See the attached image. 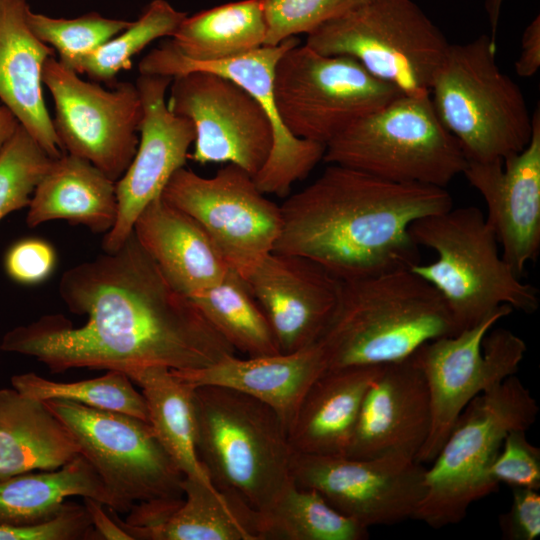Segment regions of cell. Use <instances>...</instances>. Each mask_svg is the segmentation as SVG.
I'll use <instances>...</instances> for the list:
<instances>
[{"label": "cell", "mask_w": 540, "mask_h": 540, "mask_svg": "<svg viewBox=\"0 0 540 540\" xmlns=\"http://www.w3.org/2000/svg\"><path fill=\"white\" fill-rule=\"evenodd\" d=\"M429 95L467 161L503 160L531 139L532 114L520 87L499 68L490 35L449 44Z\"/></svg>", "instance_id": "8992f818"}, {"label": "cell", "mask_w": 540, "mask_h": 540, "mask_svg": "<svg viewBox=\"0 0 540 540\" xmlns=\"http://www.w3.org/2000/svg\"><path fill=\"white\" fill-rule=\"evenodd\" d=\"M412 240L436 253L410 269L443 298L457 333L474 327L505 306L526 314L539 307L537 289L520 280L503 258L482 211L465 206L422 217L409 229Z\"/></svg>", "instance_id": "5b68a950"}, {"label": "cell", "mask_w": 540, "mask_h": 540, "mask_svg": "<svg viewBox=\"0 0 540 540\" xmlns=\"http://www.w3.org/2000/svg\"><path fill=\"white\" fill-rule=\"evenodd\" d=\"M193 403L196 451L214 488L230 503L265 508L291 480L293 450L277 413L214 385L194 387Z\"/></svg>", "instance_id": "277c9868"}, {"label": "cell", "mask_w": 540, "mask_h": 540, "mask_svg": "<svg viewBox=\"0 0 540 540\" xmlns=\"http://www.w3.org/2000/svg\"><path fill=\"white\" fill-rule=\"evenodd\" d=\"M311 49L348 56L406 95L429 94L449 47L413 0H369L307 35Z\"/></svg>", "instance_id": "9c48e42d"}, {"label": "cell", "mask_w": 540, "mask_h": 540, "mask_svg": "<svg viewBox=\"0 0 540 540\" xmlns=\"http://www.w3.org/2000/svg\"><path fill=\"white\" fill-rule=\"evenodd\" d=\"M452 208L444 187L399 183L328 164L281 206L273 251L302 256L341 281L420 262L411 224Z\"/></svg>", "instance_id": "7a4b0ae2"}, {"label": "cell", "mask_w": 540, "mask_h": 540, "mask_svg": "<svg viewBox=\"0 0 540 540\" xmlns=\"http://www.w3.org/2000/svg\"><path fill=\"white\" fill-rule=\"evenodd\" d=\"M84 506L89 514L96 539L101 540H133L118 524L112 513L104 510V505L92 498L84 497Z\"/></svg>", "instance_id": "ee69618b"}, {"label": "cell", "mask_w": 540, "mask_h": 540, "mask_svg": "<svg viewBox=\"0 0 540 540\" xmlns=\"http://www.w3.org/2000/svg\"><path fill=\"white\" fill-rule=\"evenodd\" d=\"M96 539L84 505L67 502L51 520L26 526L0 524V540H79Z\"/></svg>", "instance_id": "ab89813d"}, {"label": "cell", "mask_w": 540, "mask_h": 540, "mask_svg": "<svg viewBox=\"0 0 540 540\" xmlns=\"http://www.w3.org/2000/svg\"><path fill=\"white\" fill-rule=\"evenodd\" d=\"M273 93L288 132L325 146L358 119L403 94L355 59L321 54L306 44L280 57Z\"/></svg>", "instance_id": "30bf717a"}, {"label": "cell", "mask_w": 540, "mask_h": 540, "mask_svg": "<svg viewBox=\"0 0 540 540\" xmlns=\"http://www.w3.org/2000/svg\"><path fill=\"white\" fill-rule=\"evenodd\" d=\"M20 122L14 113L3 103H0V150L12 138Z\"/></svg>", "instance_id": "f6af8a7d"}, {"label": "cell", "mask_w": 540, "mask_h": 540, "mask_svg": "<svg viewBox=\"0 0 540 540\" xmlns=\"http://www.w3.org/2000/svg\"><path fill=\"white\" fill-rule=\"evenodd\" d=\"M161 196L201 225L228 268L243 279L273 251L281 231L280 206L231 163L212 177L182 167Z\"/></svg>", "instance_id": "4fadbf2b"}, {"label": "cell", "mask_w": 540, "mask_h": 540, "mask_svg": "<svg viewBox=\"0 0 540 540\" xmlns=\"http://www.w3.org/2000/svg\"><path fill=\"white\" fill-rule=\"evenodd\" d=\"M78 455L71 431L45 402L0 389V481L55 470Z\"/></svg>", "instance_id": "4316f807"}, {"label": "cell", "mask_w": 540, "mask_h": 540, "mask_svg": "<svg viewBox=\"0 0 540 540\" xmlns=\"http://www.w3.org/2000/svg\"><path fill=\"white\" fill-rule=\"evenodd\" d=\"M513 309L505 306L478 325L422 345L413 355L429 391L431 425L416 461L431 463L465 407L515 375L527 351L509 329H492Z\"/></svg>", "instance_id": "7c38bea8"}, {"label": "cell", "mask_w": 540, "mask_h": 540, "mask_svg": "<svg viewBox=\"0 0 540 540\" xmlns=\"http://www.w3.org/2000/svg\"><path fill=\"white\" fill-rule=\"evenodd\" d=\"M266 35L262 0H242L187 16L169 41L189 60L217 62L263 46Z\"/></svg>", "instance_id": "f546056e"}, {"label": "cell", "mask_w": 540, "mask_h": 540, "mask_svg": "<svg viewBox=\"0 0 540 540\" xmlns=\"http://www.w3.org/2000/svg\"><path fill=\"white\" fill-rule=\"evenodd\" d=\"M11 385L31 398L46 402L71 401L90 407L121 412L148 422L144 397L133 381L117 370L100 377L76 382H58L33 372L11 377Z\"/></svg>", "instance_id": "e575fe53"}, {"label": "cell", "mask_w": 540, "mask_h": 540, "mask_svg": "<svg viewBox=\"0 0 540 540\" xmlns=\"http://www.w3.org/2000/svg\"><path fill=\"white\" fill-rule=\"evenodd\" d=\"M281 353L316 344L338 303L341 280L302 256L272 251L245 279Z\"/></svg>", "instance_id": "ffe728a7"}, {"label": "cell", "mask_w": 540, "mask_h": 540, "mask_svg": "<svg viewBox=\"0 0 540 540\" xmlns=\"http://www.w3.org/2000/svg\"><path fill=\"white\" fill-rule=\"evenodd\" d=\"M133 234L168 281L188 297L224 278L229 268L201 225L165 201H151Z\"/></svg>", "instance_id": "cb8c5ba5"}, {"label": "cell", "mask_w": 540, "mask_h": 540, "mask_svg": "<svg viewBox=\"0 0 540 540\" xmlns=\"http://www.w3.org/2000/svg\"><path fill=\"white\" fill-rule=\"evenodd\" d=\"M57 265L53 245L38 237L13 243L6 251L3 266L10 279L22 285H37L47 280Z\"/></svg>", "instance_id": "60d3db41"}, {"label": "cell", "mask_w": 540, "mask_h": 540, "mask_svg": "<svg viewBox=\"0 0 540 540\" xmlns=\"http://www.w3.org/2000/svg\"><path fill=\"white\" fill-rule=\"evenodd\" d=\"M526 432L514 429L504 438L489 471L496 484L540 489V449L527 439Z\"/></svg>", "instance_id": "f35d334b"}, {"label": "cell", "mask_w": 540, "mask_h": 540, "mask_svg": "<svg viewBox=\"0 0 540 540\" xmlns=\"http://www.w3.org/2000/svg\"><path fill=\"white\" fill-rule=\"evenodd\" d=\"M168 108L190 120L199 164L231 163L254 177L273 146L274 121L265 106L236 82L209 71L174 76Z\"/></svg>", "instance_id": "9a60e30c"}, {"label": "cell", "mask_w": 540, "mask_h": 540, "mask_svg": "<svg viewBox=\"0 0 540 540\" xmlns=\"http://www.w3.org/2000/svg\"><path fill=\"white\" fill-rule=\"evenodd\" d=\"M172 78L140 74L136 81L142 105L136 153L116 181L117 218L104 234L102 249L113 252L133 232L136 218L162 192L172 177L184 167L195 140L190 120L174 114L167 106L166 92Z\"/></svg>", "instance_id": "ac0fdd59"}, {"label": "cell", "mask_w": 540, "mask_h": 540, "mask_svg": "<svg viewBox=\"0 0 540 540\" xmlns=\"http://www.w3.org/2000/svg\"><path fill=\"white\" fill-rule=\"evenodd\" d=\"M33 34L59 53V61L69 66L125 30L132 21L104 17L90 12L77 18H54L27 11Z\"/></svg>", "instance_id": "d590c367"}, {"label": "cell", "mask_w": 540, "mask_h": 540, "mask_svg": "<svg viewBox=\"0 0 540 540\" xmlns=\"http://www.w3.org/2000/svg\"><path fill=\"white\" fill-rule=\"evenodd\" d=\"M323 160L399 183L444 187L467 159L429 94H400L326 144Z\"/></svg>", "instance_id": "ba28073f"}, {"label": "cell", "mask_w": 540, "mask_h": 540, "mask_svg": "<svg viewBox=\"0 0 540 540\" xmlns=\"http://www.w3.org/2000/svg\"><path fill=\"white\" fill-rule=\"evenodd\" d=\"M256 540H364L368 529L333 508L314 489L292 478L272 502L250 511Z\"/></svg>", "instance_id": "1f68e13d"}, {"label": "cell", "mask_w": 540, "mask_h": 540, "mask_svg": "<svg viewBox=\"0 0 540 540\" xmlns=\"http://www.w3.org/2000/svg\"><path fill=\"white\" fill-rule=\"evenodd\" d=\"M457 334L438 291L410 268L341 282L335 311L317 342L327 369L381 365Z\"/></svg>", "instance_id": "3957f363"}, {"label": "cell", "mask_w": 540, "mask_h": 540, "mask_svg": "<svg viewBox=\"0 0 540 540\" xmlns=\"http://www.w3.org/2000/svg\"><path fill=\"white\" fill-rule=\"evenodd\" d=\"M71 496L95 499L120 513L117 501L80 454L58 469L27 472L0 481V524L26 526L51 520Z\"/></svg>", "instance_id": "83f0119b"}, {"label": "cell", "mask_w": 540, "mask_h": 540, "mask_svg": "<svg viewBox=\"0 0 540 540\" xmlns=\"http://www.w3.org/2000/svg\"><path fill=\"white\" fill-rule=\"evenodd\" d=\"M532 117V135L524 149L503 160L467 161L462 173L482 196L501 254L519 276L540 251L539 106Z\"/></svg>", "instance_id": "d6986e66"}, {"label": "cell", "mask_w": 540, "mask_h": 540, "mask_svg": "<svg viewBox=\"0 0 540 540\" xmlns=\"http://www.w3.org/2000/svg\"><path fill=\"white\" fill-rule=\"evenodd\" d=\"M430 425L428 386L414 355L383 364L365 394L345 456L416 460Z\"/></svg>", "instance_id": "44dd1931"}, {"label": "cell", "mask_w": 540, "mask_h": 540, "mask_svg": "<svg viewBox=\"0 0 540 540\" xmlns=\"http://www.w3.org/2000/svg\"><path fill=\"white\" fill-rule=\"evenodd\" d=\"M126 375L140 387L148 422L185 477L214 487L196 451L194 386L163 366L139 368Z\"/></svg>", "instance_id": "f1b7e54d"}, {"label": "cell", "mask_w": 540, "mask_h": 540, "mask_svg": "<svg viewBox=\"0 0 540 540\" xmlns=\"http://www.w3.org/2000/svg\"><path fill=\"white\" fill-rule=\"evenodd\" d=\"M182 489L156 524L127 531L133 540H256L249 512L214 487L185 477Z\"/></svg>", "instance_id": "4dcf8cb0"}, {"label": "cell", "mask_w": 540, "mask_h": 540, "mask_svg": "<svg viewBox=\"0 0 540 540\" xmlns=\"http://www.w3.org/2000/svg\"><path fill=\"white\" fill-rule=\"evenodd\" d=\"M369 0H262L267 35L265 44L276 46L284 40L308 35L320 25L337 18Z\"/></svg>", "instance_id": "74e56055"}, {"label": "cell", "mask_w": 540, "mask_h": 540, "mask_svg": "<svg viewBox=\"0 0 540 540\" xmlns=\"http://www.w3.org/2000/svg\"><path fill=\"white\" fill-rule=\"evenodd\" d=\"M382 365L326 369L306 392L289 430L293 452L345 456L365 394Z\"/></svg>", "instance_id": "d4e9b609"}, {"label": "cell", "mask_w": 540, "mask_h": 540, "mask_svg": "<svg viewBox=\"0 0 540 540\" xmlns=\"http://www.w3.org/2000/svg\"><path fill=\"white\" fill-rule=\"evenodd\" d=\"M58 291L70 312L86 317L84 324L46 315L8 331L0 350L33 357L51 373L87 368L126 374L150 366L195 370L235 354L133 232L117 250L67 269Z\"/></svg>", "instance_id": "6da1fadb"}, {"label": "cell", "mask_w": 540, "mask_h": 540, "mask_svg": "<svg viewBox=\"0 0 540 540\" xmlns=\"http://www.w3.org/2000/svg\"><path fill=\"white\" fill-rule=\"evenodd\" d=\"M326 369L324 353L316 343L291 353L246 358L230 354L205 368L174 372L194 387H226L263 402L289 433L306 392Z\"/></svg>", "instance_id": "7402d4cb"}, {"label": "cell", "mask_w": 540, "mask_h": 540, "mask_svg": "<svg viewBox=\"0 0 540 540\" xmlns=\"http://www.w3.org/2000/svg\"><path fill=\"white\" fill-rule=\"evenodd\" d=\"M52 158L20 124L0 150V221L28 207Z\"/></svg>", "instance_id": "8d00e7d4"}, {"label": "cell", "mask_w": 540, "mask_h": 540, "mask_svg": "<svg viewBox=\"0 0 540 540\" xmlns=\"http://www.w3.org/2000/svg\"><path fill=\"white\" fill-rule=\"evenodd\" d=\"M78 75L54 56L44 62L41 79L54 99L57 138L63 151L88 160L116 182L139 142L138 89L135 83L120 82L107 90Z\"/></svg>", "instance_id": "5bb4252c"}, {"label": "cell", "mask_w": 540, "mask_h": 540, "mask_svg": "<svg viewBox=\"0 0 540 540\" xmlns=\"http://www.w3.org/2000/svg\"><path fill=\"white\" fill-rule=\"evenodd\" d=\"M503 0H485V8L491 24V38L496 40V30Z\"/></svg>", "instance_id": "bcb514c9"}, {"label": "cell", "mask_w": 540, "mask_h": 540, "mask_svg": "<svg viewBox=\"0 0 540 540\" xmlns=\"http://www.w3.org/2000/svg\"><path fill=\"white\" fill-rule=\"evenodd\" d=\"M45 403L71 431L120 513L137 503L183 497L185 475L149 422L71 401Z\"/></svg>", "instance_id": "8fae6325"}, {"label": "cell", "mask_w": 540, "mask_h": 540, "mask_svg": "<svg viewBox=\"0 0 540 540\" xmlns=\"http://www.w3.org/2000/svg\"><path fill=\"white\" fill-rule=\"evenodd\" d=\"M510 508L499 516L505 540H535L540 536V495L538 490L512 487Z\"/></svg>", "instance_id": "b9f144b4"}, {"label": "cell", "mask_w": 540, "mask_h": 540, "mask_svg": "<svg viewBox=\"0 0 540 540\" xmlns=\"http://www.w3.org/2000/svg\"><path fill=\"white\" fill-rule=\"evenodd\" d=\"M26 0H0V101L52 158L63 154L42 95V68L54 56L27 23Z\"/></svg>", "instance_id": "603a6c76"}, {"label": "cell", "mask_w": 540, "mask_h": 540, "mask_svg": "<svg viewBox=\"0 0 540 540\" xmlns=\"http://www.w3.org/2000/svg\"><path fill=\"white\" fill-rule=\"evenodd\" d=\"M299 44L291 37L276 46L263 45L248 53L217 62H196L180 55L170 41L151 50L138 64L140 74L174 76L191 71H209L239 84L258 99L274 121L270 155L253 177L258 189L266 194L286 195L292 185L304 179L323 160L325 145L299 139L283 126L274 101L275 67L288 49Z\"/></svg>", "instance_id": "e0dca14e"}, {"label": "cell", "mask_w": 540, "mask_h": 540, "mask_svg": "<svg viewBox=\"0 0 540 540\" xmlns=\"http://www.w3.org/2000/svg\"><path fill=\"white\" fill-rule=\"evenodd\" d=\"M190 299L231 344L248 357L279 353L270 323L245 279L230 270Z\"/></svg>", "instance_id": "d6a6232c"}, {"label": "cell", "mask_w": 540, "mask_h": 540, "mask_svg": "<svg viewBox=\"0 0 540 540\" xmlns=\"http://www.w3.org/2000/svg\"><path fill=\"white\" fill-rule=\"evenodd\" d=\"M540 67V16L537 15L525 28L521 50L515 61V71L520 77L533 76Z\"/></svg>", "instance_id": "7bdbcfd3"}, {"label": "cell", "mask_w": 540, "mask_h": 540, "mask_svg": "<svg viewBox=\"0 0 540 540\" xmlns=\"http://www.w3.org/2000/svg\"><path fill=\"white\" fill-rule=\"evenodd\" d=\"M537 400L515 375L476 396L462 411L425 472V492L412 517L431 528L461 522L472 503L497 491L490 467L506 435L528 430Z\"/></svg>", "instance_id": "52a82bcc"}, {"label": "cell", "mask_w": 540, "mask_h": 540, "mask_svg": "<svg viewBox=\"0 0 540 540\" xmlns=\"http://www.w3.org/2000/svg\"><path fill=\"white\" fill-rule=\"evenodd\" d=\"M424 464L412 458L372 459L293 452L290 476L338 512L369 528L412 518L425 492Z\"/></svg>", "instance_id": "2e32d148"}, {"label": "cell", "mask_w": 540, "mask_h": 540, "mask_svg": "<svg viewBox=\"0 0 540 540\" xmlns=\"http://www.w3.org/2000/svg\"><path fill=\"white\" fill-rule=\"evenodd\" d=\"M116 182L86 159L62 154L38 182L26 216L28 227L51 220L109 232L117 218Z\"/></svg>", "instance_id": "484cf974"}, {"label": "cell", "mask_w": 540, "mask_h": 540, "mask_svg": "<svg viewBox=\"0 0 540 540\" xmlns=\"http://www.w3.org/2000/svg\"><path fill=\"white\" fill-rule=\"evenodd\" d=\"M186 17L166 0H153L125 30L67 67L112 87L116 75L131 68L136 54L158 38L172 37Z\"/></svg>", "instance_id": "836d02e7"}]
</instances>
